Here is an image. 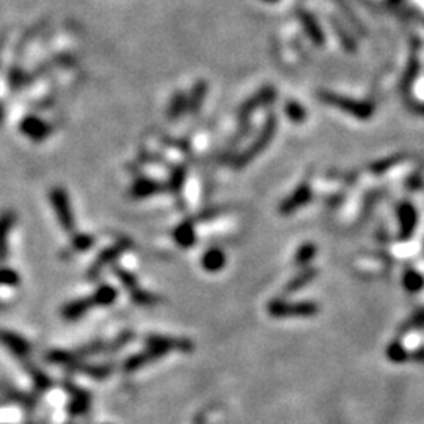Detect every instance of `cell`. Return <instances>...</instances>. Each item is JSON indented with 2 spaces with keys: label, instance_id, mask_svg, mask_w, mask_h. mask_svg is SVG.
Instances as JSON below:
<instances>
[{
  "label": "cell",
  "instance_id": "1",
  "mask_svg": "<svg viewBox=\"0 0 424 424\" xmlns=\"http://www.w3.org/2000/svg\"><path fill=\"white\" fill-rule=\"evenodd\" d=\"M322 98V101L327 104H332V105H336L338 109L341 110H346L352 115H355V117L358 118H368L371 112H372V107L369 104H365V103H355V101L352 99H348V98H343V96H338V95H333V93H321L319 95Z\"/></svg>",
  "mask_w": 424,
  "mask_h": 424
},
{
  "label": "cell",
  "instance_id": "2",
  "mask_svg": "<svg viewBox=\"0 0 424 424\" xmlns=\"http://www.w3.org/2000/svg\"><path fill=\"white\" fill-rule=\"evenodd\" d=\"M19 127H21V132L35 142L45 140L50 132V126L46 123V121L41 120L40 117H35V115H28V117H25L23 121H21Z\"/></svg>",
  "mask_w": 424,
  "mask_h": 424
},
{
  "label": "cell",
  "instance_id": "3",
  "mask_svg": "<svg viewBox=\"0 0 424 424\" xmlns=\"http://www.w3.org/2000/svg\"><path fill=\"white\" fill-rule=\"evenodd\" d=\"M269 311L272 316L277 318H291V316H313L318 308L313 304H297V305H287L283 302H274L270 304Z\"/></svg>",
  "mask_w": 424,
  "mask_h": 424
},
{
  "label": "cell",
  "instance_id": "4",
  "mask_svg": "<svg viewBox=\"0 0 424 424\" xmlns=\"http://www.w3.org/2000/svg\"><path fill=\"white\" fill-rule=\"evenodd\" d=\"M274 129H275V118H270V121L268 125H265V127H264V131H263V134H261V139H258L256 140V143L253 147H251L246 154H243V157H241L239 159V165H243L246 164L248 159H251V157H253L256 153H260V151L268 145V142L270 140V137H272V134H274Z\"/></svg>",
  "mask_w": 424,
  "mask_h": 424
},
{
  "label": "cell",
  "instance_id": "5",
  "mask_svg": "<svg viewBox=\"0 0 424 424\" xmlns=\"http://www.w3.org/2000/svg\"><path fill=\"white\" fill-rule=\"evenodd\" d=\"M52 201L57 207V211L60 212V220L63 227L67 229L73 228V220H71V211L68 210V200L67 195H64V192L60 189H55L52 193Z\"/></svg>",
  "mask_w": 424,
  "mask_h": 424
},
{
  "label": "cell",
  "instance_id": "6",
  "mask_svg": "<svg viewBox=\"0 0 424 424\" xmlns=\"http://www.w3.org/2000/svg\"><path fill=\"white\" fill-rule=\"evenodd\" d=\"M275 96L274 88H264L260 95H256L255 98H251L247 104H243V107L241 109V118H246L248 115L253 112L256 107H261L265 103H269V101Z\"/></svg>",
  "mask_w": 424,
  "mask_h": 424
},
{
  "label": "cell",
  "instance_id": "7",
  "mask_svg": "<svg viewBox=\"0 0 424 424\" xmlns=\"http://www.w3.org/2000/svg\"><path fill=\"white\" fill-rule=\"evenodd\" d=\"M302 21H304L305 24V30L310 33L311 40L316 42V45H324V35H322V30L316 24V21L310 16V14L304 13L302 14Z\"/></svg>",
  "mask_w": 424,
  "mask_h": 424
},
{
  "label": "cell",
  "instance_id": "8",
  "mask_svg": "<svg viewBox=\"0 0 424 424\" xmlns=\"http://www.w3.org/2000/svg\"><path fill=\"white\" fill-rule=\"evenodd\" d=\"M224 261H225V258L222 251L211 250L206 253L203 264L207 270H219L220 268H224Z\"/></svg>",
  "mask_w": 424,
  "mask_h": 424
},
{
  "label": "cell",
  "instance_id": "9",
  "mask_svg": "<svg viewBox=\"0 0 424 424\" xmlns=\"http://www.w3.org/2000/svg\"><path fill=\"white\" fill-rule=\"evenodd\" d=\"M308 197H310V190H306V188H302L297 192V195H294L290 201H287L286 206H285V211L287 212V211L294 210V207H299L302 203H305Z\"/></svg>",
  "mask_w": 424,
  "mask_h": 424
},
{
  "label": "cell",
  "instance_id": "10",
  "mask_svg": "<svg viewBox=\"0 0 424 424\" xmlns=\"http://www.w3.org/2000/svg\"><path fill=\"white\" fill-rule=\"evenodd\" d=\"M205 93H206V84L200 82L197 85V87H195V91H193V96L189 101L190 110H197L198 109L200 104H201V101H203V98H205Z\"/></svg>",
  "mask_w": 424,
  "mask_h": 424
},
{
  "label": "cell",
  "instance_id": "11",
  "mask_svg": "<svg viewBox=\"0 0 424 424\" xmlns=\"http://www.w3.org/2000/svg\"><path fill=\"white\" fill-rule=\"evenodd\" d=\"M286 113L290 115L292 121H302L305 118V110L302 109V105H299L297 103H287Z\"/></svg>",
  "mask_w": 424,
  "mask_h": 424
},
{
  "label": "cell",
  "instance_id": "12",
  "mask_svg": "<svg viewBox=\"0 0 424 424\" xmlns=\"http://www.w3.org/2000/svg\"><path fill=\"white\" fill-rule=\"evenodd\" d=\"M178 242L181 243V246H190L193 242V236H192V229L189 228V225H184L179 228V231L176 233Z\"/></svg>",
  "mask_w": 424,
  "mask_h": 424
},
{
  "label": "cell",
  "instance_id": "13",
  "mask_svg": "<svg viewBox=\"0 0 424 424\" xmlns=\"http://www.w3.org/2000/svg\"><path fill=\"white\" fill-rule=\"evenodd\" d=\"M184 105H185V98L183 95H178L173 101V104H171V107H170V117L176 118L178 115H181Z\"/></svg>",
  "mask_w": 424,
  "mask_h": 424
},
{
  "label": "cell",
  "instance_id": "14",
  "mask_svg": "<svg viewBox=\"0 0 424 424\" xmlns=\"http://www.w3.org/2000/svg\"><path fill=\"white\" fill-rule=\"evenodd\" d=\"M311 275H313V272H306L305 275H302V278H299V280H294V282L290 285V291H294V290H297V287L300 286V285H304V283H306L308 280L311 278Z\"/></svg>",
  "mask_w": 424,
  "mask_h": 424
},
{
  "label": "cell",
  "instance_id": "15",
  "mask_svg": "<svg viewBox=\"0 0 424 424\" xmlns=\"http://www.w3.org/2000/svg\"><path fill=\"white\" fill-rule=\"evenodd\" d=\"M2 120H4V107L0 105V121H2Z\"/></svg>",
  "mask_w": 424,
  "mask_h": 424
},
{
  "label": "cell",
  "instance_id": "16",
  "mask_svg": "<svg viewBox=\"0 0 424 424\" xmlns=\"http://www.w3.org/2000/svg\"><path fill=\"white\" fill-rule=\"evenodd\" d=\"M264 2H278V0H264Z\"/></svg>",
  "mask_w": 424,
  "mask_h": 424
}]
</instances>
